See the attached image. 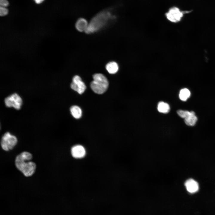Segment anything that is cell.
I'll return each instance as SVG.
<instances>
[{
    "label": "cell",
    "mask_w": 215,
    "mask_h": 215,
    "mask_svg": "<svg viewBox=\"0 0 215 215\" xmlns=\"http://www.w3.org/2000/svg\"><path fill=\"white\" fill-rule=\"evenodd\" d=\"M112 9L104 10L96 14L88 23L85 31L87 34L94 33L107 25L108 23L115 19Z\"/></svg>",
    "instance_id": "6da1fadb"
},
{
    "label": "cell",
    "mask_w": 215,
    "mask_h": 215,
    "mask_svg": "<svg viewBox=\"0 0 215 215\" xmlns=\"http://www.w3.org/2000/svg\"><path fill=\"white\" fill-rule=\"evenodd\" d=\"M33 156L27 151H23L16 157L15 165L17 168L26 177L32 176L35 172L36 165L30 160Z\"/></svg>",
    "instance_id": "7a4b0ae2"
},
{
    "label": "cell",
    "mask_w": 215,
    "mask_h": 215,
    "mask_svg": "<svg viewBox=\"0 0 215 215\" xmlns=\"http://www.w3.org/2000/svg\"><path fill=\"white\" fill-rule=\"evenodd\" d=\"M93 80L91 82L90 86L93 91L96 93L102 94L107 89L109 83L107 78L103 74L97 73L93 76Z\"/></svg>",
    "instance_id": "3957f363"
},
{
    "label": "cell",
    "mask_w": 215,
    "mask_h": 215,
    "mask_svg": "<svg viewBox=\"0 0 215 215\" xmlns=\"http://www.w3.org/2000/svg\"><path fill=\"white\" fill-rule=\"evenodd\" d=\"M17 142V139L16 136L11 135L9 132H7L1 138V145L4 150L8 151L13 149Z\"/></svg>",
    "instance_id": "277c9868"
},
{
    "label": "cell",
    "mask_w": 215,
    "mask_h": 215,
    "mask_svg": "<svg viewBox=\"0 0 215 215\" xmlns=\"http://www.w3.org/2000/svg\"><path fill=\"white\" fill-rule=\"evenodd\" d=\"M178 7L175 6L170 8L165 14L167 19L169 21L174 23L180 22L183 16L184 13Z\"/></svg>",
    "instance_id": "5b68a950"
},
{
    "label": "cell",
    "mask_w": 215,
    "mask_h": 215,
    "mask_svg": "<svg viewBox=\"0 0 215 215\" xmlns=\"http://www.w3.org/2000/svg\"><path fill=\"white\" fill-rule=\"evenodd\" d=\"M5 103L7 107H13L16 109H19L22 104L21 97L17 94L14 93L8 96L5 99Z\"/></svg>",
    "instance_id": "8992f818"
},
{
    "label": "cell",
    "mask_w": 215,
    "mask_h": 215,
    "mask_svg": "<svg viewBox=\"0 0 215 215\" xmlns=\"http://www.w3.org/2000/svg\"><path fill=\"white\" fill-rule=\"evenodd\" d=\"M70 87L73 90L79 94L83 93L86 89V85L82 80L81 78L77 75L73 77Z\"/></svg>",
    "instance_id": "52a82bcc"
},
{
    "label": "cell",
    "mask_w": 215,
    "mask_h": 215,
    "mask_svg": "<svg viewBox=\"0 0 215 215\" xmlns=\"http://www.w3.org/2000/svg\"><path fill=\"white\" fill-rule=\"evenodd\" d=\"M187 191L191 193H194L197 192L199 189L198 183L192 178L187 179L184 184Z\"/></svg>",
    "instance_id": "ba28073f"
},
{
    "label": "cell",
    "mask_w": 215,
    "mask_h": 215,
    "mask_svg": "<svg viewBox=\"0 0 215 215\" xmlns=\"http://www.w3.org/2000/svg\"><path fill=\"white\" fill-rule=\"evenodd\" d=\"M71 153L73 157L76 158H81L85 156L86 151L83 146L77 145L72 148Z\"/></svg>",
    "instance_id": "9c48e42d"
},
{
    "label": "cell",
    "mask_w": 215,
    "mask_h": 215,
    "mask_svg": "<svg viewBox=\"0 0 215 215\" xmlns=\"http://www.w3.org/2000/svg\"><path fill=\"white\" fill-rule=\"evenodd\" d=\"M88 23L85 19L80 18L76 22L75 27L76 30L79 32H85L88 27Z\"/></svg>",
    "instance_id": "30bf717a"
},
{
    "label": "cell",
    "mask_w": 215,
    "mask_h": 215,
    "mask_svg": "<svg viewBox=\"0 0 215 215\" xmlns=\"http://www.w3.org/2000/svg\"><path fill=\"white\" fill-rule=\"evenodd\" d=\"M197 119L195 113L194 111H190V114L184 119V121L186 125L192 126L195 125Z\"/></svg>",
    "instance_id": "8fae6325"
},
{
    "label": "cell",
    "mask_w": 215,
    "mask_h": 215,
    "mask_svg": "<svg viewBox=\"0 0 215 215\" xmlns=\"http://www.w3.org/2000/svg\"><path fill=\"white\" fill-rule=\"evenodd\" d=\"M105 68L109 73L114 74L118 72L119 69V66L116 62L111 61L108 62L106 64Z\"/></svg>",
    "instance_id": "7c38bea8"
},
{
    "label": "cell",
    "mask_w": 215,
    "mask_h": 215,
    "mask_svg": "<svg viewBox=\"0 0 215 215\" xmlns=\"http://www.w3.org/2000/svg\"><path fill=\"white\" fill-rule=\"evenodd\" d=\"M70 111L72 116L75 118H80L82 115L81 109L79 106L76 105L72 106L70 108Z\"/></svg>",
    "instance_id": "4fadbf2b"
},
{
    "label": "cell",
    "mask_w": 215,
    "mask_h": 215,
    "mask_svg": "<svg viewBox=\"0 0 215 215\" xmlns=\"http://www.w3.org/2000/svg\"><path fill=\"white\" fill-rule=\"evenodd\" d=\"M191 95V92L189 89L187 88H184L180 90L179 97L181 100L185 101L190 97Z\"/></svg>",
    "instance_id": "5bb4252c"
},
{
    "label": "cell",
    "mask_w": 215,
    "mask_h": 215,
    "mask_svg": "<svg viewBox=\"0 0 215 215\" xmlns=\"http://www.w3.org/2000/svg\"><path fill=\"white\" fill-rule=\"evenodd\" d=\"M157 109L159 112L166 113L169 112L170 107L169 105L167 103L160 102L158 104Z\"/></svg>",
    "instance_id": "9a60e30c"
},
{
    "label": "cell",
    "mask_w": 215,
    "mask_h": 215,
    "mask_svg": "<svg viewBox=\"0 0 215 215\" xmlns=\"http://www.w3.org/2000/svg\"><path fill=\"white\" fill-rule=\"evenodd\" d=\"M190 111L188 110H179L177 111V113L178 115L184 119L190 113Z\"/></svg>",
    "instance_id": "2e32d148"
},
{
    "label": "cell",
    "mask_w": 215,
    "mask_h": 215,
    "mask_svg": "<svg viewBox=\"0 0 215 215\" xmlns=\"http://www.w3.org/2000/svg\"><path fill=\"white\" fill-rule=\"evenodd\" d=\"M8 13V10L6 7H0V15L1 16H4L7 15Z\"/></svg>",
    "instance_id": "e0dca14e"
},
{
    "label": "cell",
    "mask_w": 215,
    "mask_h": 215,
    "mask_svg": "<svg viewBox=\"0 0 215 215\" xmlns=\"http://www.w3.org/2000/svg\"><path fill=\"white\" fill-rule=\"evenodd\" d=\"M9 5L7 0H0V7H6Z\"/></svg>",
    "instance_id": "ac0fdd59"
},
{
    "label": "cell",
    "mask_w": 215,
    "mask_h": 215,
    "mask_svg": "<svg viewBox=\"0 0 215 215\" xmlns=\"http://www.w3.org/2000/svg\"><path fill=\"white\" fill-rule=\"evenodd\" d=\"M37 4H40L44 0H34Z\"/></svg>",
    "instance_id": "d6986e66"
}]
</instances>
